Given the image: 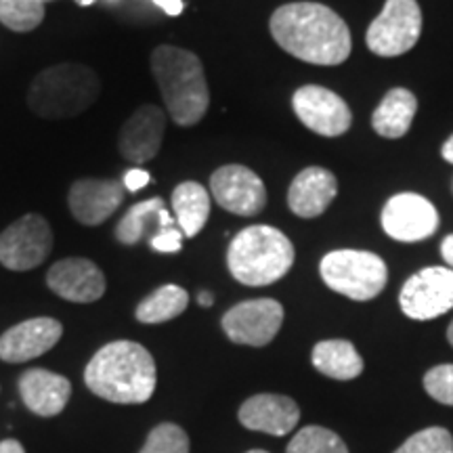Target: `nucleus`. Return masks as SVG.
I'll return each mask as SVG.
<instances>
[{"mask_svg": "<svg viewBox=\"0 0 453 453\" xmlns=\"http://www.w3.org/2000/svg\"><path fill=\"white\" fill-rule=\"evenodd\" d=\"M246 453H269V451H263V449H252V451H246Z\"/></svg>", "mask_w": 453, "mask_h": 453, "instance_id": "ea45409f", "label": "nucleus"}, {"mask_svg": "<svg viewBox=\"0 0 453 453\" xmlns=\"http://www.w3.org/2000/svg\"><path fill=\"white\" fill-rule=\"evenodd\" d=\"M269 27L286 53L313 65L344 64L353 49L342 17L319 3L283 4L271 15Z\"/></svg>", "mask_w": 453, "mask_h": 453, "instance_id": "f257e3e1", "label": "nucleus"}, {"mask_svg": "<svg viewBox=\"0 0 453 453\" xmlns=\"http://www.w3.org/2000/svg\"><path fill=\"white\" fill-rule=\"evenodd\" d=\"M173 212L185 237H196L211 217V194L196 180H185L173 191Z\"/></svg>", "mask_w": 453, "mask_h": 453, "instance_id": "5701e85b", "label": "nucleus"}, {"mask_svg": "<svg viewBox=\"0 0 453 453\" xmlns=\"http://www.w3.org/2000/svg\"><path fill=\"white\" fill-rule=\"evenodd\" d=\"M189 304V294L180 286L166 283L139 303L134 317L141 324H164L179 317Z\"/></svg>", "mask_w": 453, "mask_h": 453, "instance_id": "393cba45", "label": "nucleus"}, {"mask_svg": "<svg viewBox=\"0 0 453 453\" xmlns=\"http://www.w3.org/2000/svg\"><path fill=\"white\" fill-rule=\"evenodd\" d=\"M395 453H453V437L445 428H424L411 434Z\"/></svg>", "mask_w": 453, "mask_h": 453, "instance_id": "c85d7f7f", "label": "nucleus"}, {"mask_svg": "<svg viewBox=\"0 0 453 453\" xmlns=\"http://www.w3.org/2000/svg\"><path fill=\"white\" fill-rule=\"evenodd\" d=\"M441 254H443L445 263L449 265V269H453V235H447L443 243H441Z\"/></svg>", "mask_w": 453, "mask_h": 453, "instance_id": "72a5a7b5", "label": "nucleus"}, {"mask_svg": "<svg viewBox=\"0 0 453 453\" xmlns=\"http://www.w3.org/2000/svg\"><path fill=\"white\" fill-rule=\"evenodd\" d=\"M441 156H443V160L445 162H449V164H453V134L449 139L445 141V145H443V150H441Z\"/></svg>", "mask_w": 453, "mask_h": 453, "instance_id": "c9c22d12", "label": "nucleus"}, {"mask_svg": "<svg viewBox=\"0 0 453 453\" xmlns=\"http://www.w3.org/2000/svg\"><path fill=\"white\" fill-rule=\"evenodd\" d=\"M44 19L41 0H0V24L9 30L26 34L36 30Z\"/></svg>", "mask_w": 453, "mask_h": 453, "instance_id": "a878e982", "label": "nucleus"}, {"mask_svg": "<svg viewBox=\"0 0 453 453\" xmlns=\"http://www.w3.org/2000/svg\"><path fill=\"white\" fill-rule=\"evenodd\" d=\"M439 223L434 203L418 194H396L382 211V229L388 237L403 243L428 240L439 229Z\"/></svg>", "mask_w": 453, "mask_h": 453, "instance_id": "ddd939ff", "label": "nucleus"}, {"mask_svg": "<svg viewBox=\"0 0 453 453\" xmlns=\"http://www.w3.org/2000/svg\"><path fill=\"white\" fill-rule=\"evenodd\" d=\"M422 36V9L418 0H387L382 13L367 27V49L378 57H399Z\"/></svg>", "mask_w": 453, "mask_h": 453, "instance_id": "0eeeda50", "label": "nucleus"}, {"mask_svg": "<svg viewBox=\"0 0 453 453\" xmlns=\"http://www.w3.org/2000/svg\"><path fill=\"white\" fill-rule=\"evenodd\" d=\"M47 286L57 296L70 303L88 304L105 294V275L93 260L64 258L55 263L47 273Z\"/></svg>", "mask_w": 453, "mask_h": 453, "instance_id": "f3484780", "label": "nucleus"}, {"mask_svg": "<svg viewBox=\"0 0 453 453\" xmlns=\"http://www.w3.org/2000/svg\"><path fill=\"white\" fill-rule=\"evenodd\" d=\"M64 326L53 317H34L9 327L0 336V359L7 364H26L49 353L61 340Z\"/></svg>", "mask_w": 453, "mask_h": 453, "instance_id": "dca6fc26", "label": "nucleus"}, {"mask_svg": "<svg viewBox=\"0 0 453 453\" xmlns=\"http://www.w3.org/2000/svg\"><path fill=\"white\" fill-rule=\"evenodd\" d=\"M150 183H151V174L147 173V170H141V168L128 170V173L124 174V179H122V185H124V189H127V191H139Z\"/></svg>", "mask_w": 453, "mask_h": 453, "instance_id": "2f4dec72", "label": "nucleus"}, {"mask_svg": "<svg viewBox=\"0 0 453 453\" xmlns=\"http://www.w3.org/2000/svg\"><path fill=\"white\" fill-rule=\"evenodd\" d=\"M101 95L97 72L84 64H57L42 70L27 88V107L44 120H65L87 111Z\"/></svg>", "mask_w": 453, "mask_h": 453, "instance_id": "20e7f679", "label": "nucleus"}, {"mask_svg": "<svg viewBox=\"0 0 453 453\" xmlns=\"http://www.w3.org/2000/svg\"><path fill=\"white\" fill-rule=\"evenodd\" d=\"M313 365L334 380H353L364 372V359L349 340H324L315 344Z\"/></svg>", "mask_w": 453, "mask_h": 453, "instance_id": "b1692460", "label": "nucleus"}, {"mask_svg": "<svg viewBox=\"0 0 453 453\" xmlns=\"http://www.w3.org/2000/svg\"><path fill=\"white\" fill-rule=\"evenodd\" d=\"M84 382L90 393L110 403L141 405L156 390V361L143 344L116 340L93 355L84 370Z\"/></svg>", "mask_w": 453, "mask_h": 453, "instance_id": "f03ea898", "label": "nucleus"}, {"mask_svg": "<svg viewBox=\"0 0 453 453\" xmlns=\"http://www.w3.org/2000/svg\"><path fill=\"white\" fill-rule=\"evenodd\" d=\"M401 311L416 321H428L453 309V269L428 267L405 281Z\"/></svg>", "mask_w": 453, "mask_h": 453, "instance_id": "9d476101", "label": "nucleus"}, {"mask_svg": "<svg viewBox=\"0 0 453 453\" xmlns=\"http://www.w3.org/2000/svg\"><path fill=\"white\" fill-rule=\"evenodd\" d=\"M197 303H200V307H212L214 298L211 292H200V296H197Z\"/></svg>", "mask_w": 453, "mask_h": 453, "instance_id": "e433bc0d", "label": "nucleus"}, {"mask_svg": "<svg viewBox=\"0 0 453 453\" xmlns=\"http://www.w3.org/2000/svg\"><path fill=\"white\" fill-rule=\"evenodd\" d=\"M283 324V307L273 298L243 300L223 315L226 338L246 347H267Z\"/></svg>", "mask_w": 453, "mask_h": 453, "instance_id": "1a4fd4ad", "label": "nucleus"}, {"mask_svg": "<svg viewBox=\"0 0 453 453\" xmlns=\"http://www.w3.org/2000/svg\"><path fill=\"white\" fill-rule=\"evenodd\" d=\"M338 180L330 170L309 166L296 174L288 189V206L300 219H315L336 200Z\"/></svg>", "mask_w": 453, "mask_h": 453, "instance_id": "6ab92c4d", "label": "nucleus"}, {"mask_svg": "<svg viewBox=\"0 0 453 453\" xmlns=\"http://www.w3.org/2000/svg\"><path fill=\"white\" fill-rule=\"evenodd\" d=\"M166 134V111L157 105H141L130 113L118 134V151L124 160L145 164L154 160Z\"/></svg>", "mask_w": 453, "mask_h": 453, "instance_id": "4468645a", "label": "nucleus"}, {"mask_svg": "<svg viewBox=\"0 0 453 453\" xmlns=\"http://www.w3.org/2000/svg\"><path fill=\"white\" fill-rule=\"evenodd\" d=\"M139 453H189V437L177 424H157Z\"/></svg>", "mask_w": 453, "mask_h": 453, "instance_id": "cd10ccee", "label": "nucleus"}, {"mask_svg": "<svg viewBox=\"0 0 453 453\" xmlns=\"http://www.w3.org/2000/svg\"><path fill=\"white\" fill-rule=\"evenodd\" d=\"M292 107L298 120L321 137H340L353 122L347 101L317 84L298 88L292 97Z\"/></svg>", "mask_w": 453, "mask_h": 453, "instance_id": "f8f14e48", "label": "nucleus"}, {"mask_svg": "<svg viewBox=\"0 0 453 453\" xmlns=\"http://www.w3.org/2000/svg\"><path fill=\"white\" fill-rule=\"evenodd\" d=\"M0 453H26V449H24V445L19 443V441L4 439L3 443H0Z\"/></svg>", "mask_w": 453, "mask_h": 453, "instance_id": "f704fd0d", "label": "nucleus"}, {"mask_svg": "<svg viewBox=\"0 0 453 453\" xmlns=\"http://www.w3.org/2000/svg\"><path fill=\"white\" fill-rule=\"evenodd\" d=\"M78 4H82V7H88V4H93L95 0H76Z\"/></svg>", "mask_w": 453, "mask_h": 453, "instance_id": "58836bf2", "label": "nucleus"}, {"mask_svg": "<svg viewBox=\"0 0 453 453\" xmlns=\"http://www.w3.org/2000/svg\"><path fill=\"white\" fill-rule=\"evenodd\" d=\"M19 395L32 413L53 418L65 410L72 396V384L65 376L36 367L21 373Z\"/></svg>", "mask_w": 453, "mask_h": 453, "instance_id": "aec40b11", "label": "nucleus"}, {"mask_svg": "<svg viewBox=\"0 0 453 453\" xmlns=\"http://www.w3.org/2000/svg\"><path fill=\"white\" fill-rule=\"evenodd\" d=\"M424 388L439 403L453 405V364L433 367L424 376Z\"/></svg>", "mask_w": 453, "mask_h": 453, "instance_id": "c756f323", "label": "nucleus"}, {"mask_svg": "<svg viewBox=\"0 0 453 453\" xmlns=\"http://www.w3.org/2000/svg\"><path fill=\"white\" fill-rule=\"evenodd\" d=\"M183 237H185L183 231H180L179 226H174V229L166 231V234H160L157 237H154V240L150 242V246L160 254H174L183 248Z\"/></svg>", "mask_w": 453, "mask_h": 453, "instance_id": "7c9ffc66", "label": "nucleus"}, {"mask_svg": "<svg viewBox=\"0 0 453 453\" xmlns=\"http://www.w3.org/2000/svg\"><path fill=\"white\" fill-rule=\"evenodd\" d=\"M447 340H449V344H451V347H453V321H451L449 330H447Z\"/></svg>", "mask_w": 453, "mask_h": 453, "instance_id": "4c0bfd02", "label": "nucleus"}, {"mask_svg": "<svg viewBox=\"0 0 453 453\" xmlns=\"http://www.w3.org/2000/svg\"><path fill=\"white\" fill-rule=\"evenodd\" d=\"M41 3H44V4H47V3H53V0H41Z\"/></svg>", "mask_w": 453, "mask_h": 453, "instance_id": "a19ab883", "label": "nucleus"}, {"mask_svg": "<svg viewBox=\"0 0 453 453\" xmlns=\"http://www.w3.org/2000/svg\"><path fill=\"white\" fill-rule=\"evenodd\" d=\"M294 246L286 234L269 225H252L234 237L226 250V267L243 286H271L294 265Z\"/></svg>", "mask_w": 453, "mask_h": 453, "instance_id": "39448f33", "label": "nucleus"}, {"mask_svg": "<svg viewBox=\"0 0 453 453\" xmlns=\"http://www.w3.org/2000/svg\"><path fill=\"white\" fill-rule=\"evenodd\" d=\"M154 3L164 11V13L170 15V17L180 15V13H183V9H185L183 0H154Z\"/></svg>", "mask_w": 453, "mask_h": 453, "instance_id": "473e14b6", "label": "nucleus"}, {"mask_svg": "<svg viewBox=\"0 0 453 453\" xmlns=\"http://www.w3.org/2000/svg\"><path fill=\"white\" fill-rule=\"evenodd\" d=\"M124 194L122 180L78 179L67 191V206L81 225L99 226L120 208Z\"/></svg>", "mask_w": 453, "mask_h": 453, "instance_id": "2eb2a0df", "label": "nucleus"}, {"mask_svg": "<svg viewBox=\"0 0 453 453\" xmlns=\"http://www.w3.org/2000/svg\"><path fill=\"white\" fill-rule=\"evenodd\" d=\"M211 196L223 211L237 217H254L267 206V189L263 179L242 164H226L214 170Z\"/></svg>", "mask_w": 453, "mask_h": 453, "instance_id": "9b49d317", "label": "nucleus"}, {"mask_svg": "<svg viewBox=\"0 0 453 453\" xmlns=\"http://www.w3.org/2000/svg\"><path fill=\"white\" fill-rule=\"evenodd\" d=\"M151 72L174 124L196 127L203 120L211 105V90L200 57L187 49L162 44L151 53Z\"/></svg>", "mask_w": 453, "mask_h": 453, "instance_id": "7ed1b4c3", "label": "nucleus"}, {"mask_svg": "<svg viewBox=\"0 0 453 453\" xmlns=\"http://www.w3.org/2000/svg\"><path fill=\"white\" fill-rule=\"evenodd\" d=\"M319 273L330 290L359 303L376 298L388 281L387 263L378 254L365 250H334L326 254Z\"/></svg>", "mask_w": 453, "mask_h": 453, "instance_id": "423d86ee", "label": "nucleus"}, {"mask_svg": "<svg viewBox=\"0 0 453 453\" xmlns=\"http://www.w3.org/2000/svg\"><path fill=\"white\" fill-rule=\"evenodd\" d=\"M418 111V99L411 90L393 88L384 95L372 116V127L384 139H401L410 133Z\"/></svg>", "mask_w": 453, "mask_h": 453, "instance_id": "4be33fe9", "label": "nucleus"}, {"mask_svg": "<svg viewBox=\"0 0 453 453\" xmlns=\"http://www.w3.org/2000/svg\"><path fill=\"white\" fill-rule=\"evenodd\" d=\"M174 226H177V219L166 211L160 197H151L128 208V212L116 225V240L122 246H137L139 242H151Z\"/></svg>", "mask_w": 453, "mask_h": 453, "instance_id": "412c9836", "label": "nucleus"}, {"mask_svg": "<svg viewBox=\"0 0 453 453\" xmlns=\"http://www.w3.org/2000/svg\"><path fill=\"white\" fill-rule=\"evenodd\" d=\"M286 453H349L344 441L324 426H307L294 434Z\"/></svg>", "mask_w": 453, "mask_h": 453, "instance_id": "bb28decb", "label": "nucleus"}, {"mask_svg": "<svg viewBox=\"0 0 453 453\" xmlns=\"http://www.w3.org/2000/svg\"><path fill=\"white\" fill-rule=\"evenodd\" d=\"M53 250V229L49 220L27 212L0 234V265L9 271L41 267Z\"/></svg>", "mask_w": 453, "mask_h": 453, "instance_id": "6e6552de", "label": "nucleus"}, {"mask_svg": "<svg viewBox=\"0 0 453 453\" xmlns=\"http://www.w3.org/2000/svg\"><path fill=\"white\" fill-rule=\"evenodd\" d=\"M300 420L296 401L283 395H254L240 407V422L248 430L283 437L292 433Z\"/></svg>", "mask_w": 453, "mask_h": 453, "instance_id": "a211bd4d", "label": "nucleus"}]
</instances>
